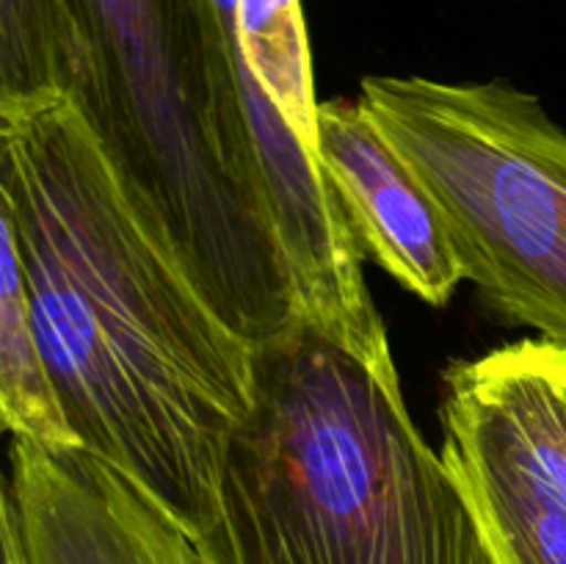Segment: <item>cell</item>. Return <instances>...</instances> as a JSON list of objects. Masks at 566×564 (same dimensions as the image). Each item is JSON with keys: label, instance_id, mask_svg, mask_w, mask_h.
<instances>
[{"label": "cell", "instance_id": "obj_11", "mask_svg": "<svg viewBox=\"0 0 566 564\" xmlns=\"http://www.w3.org/2000/svg\"><path fill=\"white\" fill-rule=\"evenodd\" d=\"M0 540H3V564H25L22 562L20 545H17V536L11 531V525L0 518Z\"/></svg>", "mask_w": 566, "mask_h": 564}, {"label": "cell", "instance_id": "obj_4", "mask_svg": "<svg viewBox=\"0 0 566 564\" xmlns=\"http://www.w3.org/2000/svg\"><path fill=\"white\" fill-rule=\"evenodd\" d=\"M359 105L440 210L464 280L566 348V130L503 81L370 75Z\"/></svg>", "mask_w": 566, "mask_h": 564}, {"label": "cell", "instance_id": "obj_1", "mask_svg": "<svg viewBox=\"0 0 566 564\" xmlns=\"http://www.w3.org/2000/svg\"><path fill=\"white\" fill-rule=\"evenodd\" d=\"M0 224L81 446L197 540L258 398V346L66 94L0 100Z\"/></svg>", "mask_w": 566, "mask_h": 564}, {"label": "cell", "instance_id": "obj_9", "mask_svg": "<svg viewBox=\"0 0 566 564\" xmlns=\"http://www.w3.org/2000/svg\"><path fill=\"white\" fill-rule=\"evenodd\" d=\"M97 50L77 0H0V100L97 92Z\"/></svg>", "mask_w": 566, "mask_h": 564}, {"label": "cell", "instance_id": "obj_2", "mask_svg": "<svg viewBox=\"0 0 566 564\" xmlns=\"http://www.w3.org/2000/svg\"><path fill=\"white\" fill-rule=\"evenodd\" d=\"M202 564H497L401 376H379L302 321L258 343Z\"/></svg>", "mask_w": 566, "mask_h": 564}, {"label": "cell", "instance_id": "obj_5", "mask_svg": "<svg viewBox=\"0 0 566 564\" xmlns=\"http://www.w3.org/2000/svg\"><path fill=\"white\" fill-rule=\"evenodd\" d=\"M442 435L497 564H566V348L539 337L453 363Z\"/></svg>", "mask_w": 566, "mask_h": 564}, {"label": "cell", "instance_id": "obj_8", "mask_svg": "<svg viewBox=\"0 0 566 564\" xmlns=\"http://www.w3.org/2000/svg\"><path fill=\"white\" fill-rule=\"evenodd\" d=\"M230 48L318 158V100L302 0H208Z\"/></svg>", "mask_w": 566, "mask_h": 564}, {"label": "cell", "instance_id": "obj_10", "mask_svg": "<svg viewBox=\"0 0 566 564\" xmlns=\"http://www.w3.org/2000/svg\"><path fill=\"white\" fill-rule=\"evenodd\" d=\"M0 415L11 437L48 451L83 448L50 376L14 236L0 224Z\"/></svg>", "mask_w": 566, "mask_h": 564}, {"label": "cell", "instance_id": "obj_6", "mask_svg": "<svg viewBox=\"0 0 566 564\" xmlns=\"http://www.w3.org/2000/svg\"><path fill=\"white\" fill-rule=\"evenodd\" d=\"M0 518L25 564H202L182 525L86 448L48 451L11 437Z\"/></svg>", "mask_w": 566, "mask_h": 564}, {"label": "cell", "instance_id": "obj_3", "mask_svg": "<svg viewBox=\"0 0 566 564\" xmlns=\"http://www.w3.org/2000/svg\"><path fill=\"white\" fill-rule=\"evenodd\" d=\"M97 50L81 105L227 321L263 341L293 296L260 194L230 48L208 0H77Z\"/></svg>", "mask_w": 566, "mask_h": 564}, {"label": "cell", "instance_id": "obj_7", "mask_svg": "<svg viewBox=\"0 0 566 564\" xmlns=\"http://www.w3.org/2000/svg\"><path fill=\"white\" fill-rule=\"evenodd\" d=\"M318 160L363 252L426 304L451 302L464 271L446 221L359 100L318 105Z\"/></svg>", "mask_w": 566, "mask_h": 564}]
</instances>
